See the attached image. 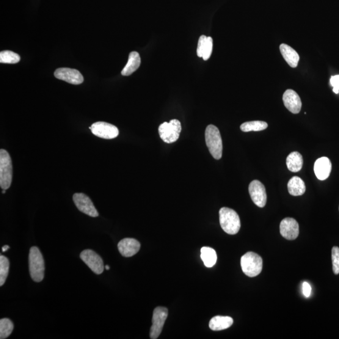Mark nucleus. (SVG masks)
Masks as SVG:
<instances>
[{
    "instance_id": "27",
    "label": "nucleus",
    "mask_w": 339,
    "mask_h": 339,
    "mask_svg": "<svg viewBox=\"0 0 339 339\" xmlns=\"http://www.w3.org/2000/svg\"><path fill=\"white\" fill-rule=\"evenodd\" d=\"M332 261L333 272L334 274H339V247H333L332 250Z\"/></svg>"
},
{
    "instance_id": "13",
    "label": "nucleus",
    "mask_w": 339,
    "mask_h": 339,
    "mask_svg": "<svg viewBox=\"0 0 339 339\" xmlns=\"http://www.w3.org/2000/svg\"><path fill=\"white\" fill-rule=\"evenodd\" d=\"M280 234L288 240H295L299 234V225L296 219L287 217L280 223Z\"/></svg>"
},
{
    "instance_id": "12",
    "label": "nucleus",
    "mask_w": 339,
    "mask_h": 339,
    "mask_svg": "<svg viewBox=\"0 0 339 339\" xmlns=\"http://www.w3.org/2000/svg\"><path fill=\"white\" fill-rule=\"evenodd\" d=\"M54 76L57 79L62 80L72 84H81L84 82V78L81 73L74 69H58L55 71Z\"/></svg>"
},
{
    "instance_id": "26",
    "label": "nucleus",
    "mask_w": 339,
    "mask_h": 339,
    "mask_svg": "<svg viewBox=\"0 0 339 339\" xmlns=\"http://www.w3.org/2000/svg\"><path fill=\"white\" fill-rule=\"evenodd\" d=\"M10 263L5 256H0V286L4 285L9 272Z\"/></svg>"
},
{
    "instance_id": "25",
    "label": "nucleus",
    "mask_w": 339,
    "mask_h": 339,
    "mask_svg": "<svg viewBox=\"0 0 339 339\" xmlns=\"http://www.w3.org/2000/svg\"><path fill=\"white\" fill-rule=\"evenodd\" d=\"M20 60V56L12 51H4L0 53V62L4 64H16Z\"/></svg>"
},
{
    "instance_id": "2",
    "label": "nucleus",
    "mask_w": 339,
    "mask_h": 339,
    "mask_svg": "<svg viewBox=\"0 0 339 339\" xmlns=\"http://www.w3.org/2000/svg\"><path fill=\"white\" fill-rule=\"evenodd\" d=\"M30 277L35 282H40L44 278L45 264L42 253L37 247L30 248L29 258Z\"/></svg>"
},
{
    "instance_id": "21",
    "label": "nucleus",
    "mask_w": 339,
    "mask_h": 339,
    "mask_svg": "<svg viewBox=\"0 0 339 339\" xmlns=\"http://www.w3.org/2000/svg\"><path fill=\"white\" fill-rule=\"evenodd\" d=\"M304 160L301 154L298 151H293L286 159V165L289 170L292 172H298L302 169Z\"/></svg>"
},
{
    "instance_id": "33",
    "label": "nucleus",
    "mask_w": 339,
    "mask_h": 339,
    "mask_svg": "<svg viewBox=\"0 0 339 339\" xmlns=\"http://www.w3.org/2000/svg\"><path fill=\"white\" fill-rule=\"evenodd\" d=\"M105 268H106V269H107V270H109V269H110V267H109V266H108V265H106V266H105Z\"/></svg>"
},
{
    "instance_id": "7",
    "label": "nucleus",
    "mask_w": 339,
    "mask_h": 339,
    "mask_svg": "<svg viewBox=\"0 0 339 339\" xmlns=\"http://www.w3.org/2000/svg\"><path fill=\"white\" fill-rule=\"evenodd\" d=\"M169 311L167 308L158 307L153 311L152 326L150 332L151 339L158 338L162 331L163 327L168 317Z\"/></svg>"
},
{
    "instance_id": "15",
    "label": "nucleus",
    "mask_w": 339,
    "mask_h": 339,
    "mask_svg": "<svg viewBox=\"0 0 339 339\" xmlns=\"http://www.w3.org/2000/svg\"><path fill=\"white\" fill-rule=\"evenodd\" d=\"M140 246L139 241L133 238H125L118 244V250L124 257H131L139 253Z\"/></svg>"
},
{
    "instance_id": "29",
    "label": "nucleus",
    "mask_w": 339,
    "mask_h": 339,
    "mask_svg": "<svg viewBox=\"0 0 339 339\" xmlns=\"http://www.w3.org/2000/svg\"><path fill=\"white\" fill-rule=\"evenodd\" d=\"M207 37L206 35H201L199 39H198V46L197 49V56L199 57H202L204 55V52H205V49Z\"/></svg>"
},
{
    "instance_id": "8",
    "label": "nucleus",
    "mask_w": 339,
    "mask_h": 339,
    "mask_svg": "<svg viewBox=\"0 0 339 339\" xmlns=\"http://www.w3.org/2000/svg\"><path fill=\"white\" fill-rule=\"evenodd\" d=\"M80 258L95 274H103L104 269L103 260L95 252L91 250H84L80 255Z\"/></svg>"
},
{
    "instance_id": "31",
    "label": "nucleus",
    "mask_w": 339,
    "mask_h": 339,
    "mask_svg": "<svg viewBox=\"0 0 339 339\" xmlns=\"http://www.w3.org/2000/svg\"><path fill=\"white\" fill-rule=\"evenodd\" d=\"M303 293H304V295L305 297H309L311 295V286L309 285V283H308L307 282H304L303 283Z\"/></svg>"
},
{
    "instance_id": "5",
    "label": "nucleus",
    "mask_w": 339,
    "mask_h": 339,
    "mask_svg": "<svg viewBox=\"0 0 339 339\" xmlns=\"http://www.w3.org/2000/svg\"><path fill=\"white\" fill-rule=\"evenodd\" d=\"M13 177L12 159L4 149L0 150V186L4 190L10 188Z\"/></svg>"
},
{
    "instance_id": "16",
    "label": "nucleus",
    "mask_w": 339,
    "mask_h": 339,
    "mask_svg": "<svg viewBox=\"0 0 339 339\" xmlns=\"http://www.w3.org/2000/svg\"><path fill=\"white\" fill-rule=\"evenodd\" d=\"M331 170V162L327 157H321L317 160L314 165V172L319 180H326L329 177Z\"/></svg>"
},
{
    "instance_id": "28",
    "label": "nucleus",
    "mask_w": 339,
    "mask_h": 339,
    "mask_svg": "<svg viewBox=\"0 0 339 339\" xmlns=\"http://www.w3.org/2000/svg\"><path fill=\"white\" fill-rule=\"evenodd\" d=\"M212 49H213V40L211 37L207 38L206 43L204 52L203 59L205 60H208L211 57Z\"/></svg>"
},
{
    "instance_id": "32",
    "label": "nucleus",
    "mask_w": 339,
    "mask_h": 339,
    "mask_svg": "<svg viewBox=\"0 0 339 339\" xmlns=\"http://www.w3.org/2000/svg\"><path fill=\"white\" fill-rule=\"evenodd\" d=\"M9 248H10L9 246H7V245H5V246H3L2 247L3 252H7V251L8 249H9Z\"/></svg>"
},
{
    "instance_id": "11",
    "label": "nucleus",
    "mask_w": 339,
    "mask_h": 339,
    "mask_svg": "<svg viewBox=\"0 0 339 339\" xmlns=\"http://www.w3.org/2000/svg\"><path fill=\"white\" fill-rule=\"evenodd\" d=\"M249 192L253 202L259 208H264L267 200L266 189L261 182L255 180L250 183Z\"/></svg>"
},
{
    "instance_id": "3",
    "label": "nucleus",
    "mask_w": 339,
    "mask_h": 339,
    "mask_svg": "<svg viewBox=\"0 0 339 339\" xmlns=\"http://www.w3.org/2000/svg\"><path fill=\"white\" fill-rule=\"evenodd\" d=\"M206 142L209 151L216 160H220L222 155V141L219 129L210 125L206 129Z\"/></svg>"
},
{
    "instance_id": "4",
    "label": "nucleus",
    "mask_w": 339,
    "mask_h": 339,
    "mask_svg": "<svg viewBox=\"0 0 339 339\" xmlns=\"http://www.w3.org/2000/svg\"><path fill=\"white\" fill-rule=\"evenodd\" d=\"M241 266L242 272L249 277H255L260 275L263 269V260L261 256L252 252L242 256Z\"/></svg>"
},
{
    "instance_id": "22",
    "label": "nucleus",
    "mask_w": 339,
    "mask_h": 339,
    "mask_svg": "<svg viewBox=\"0 0 339 339\" xmlns=\"http://www.w3.org/2000/svg\"><path fill=\"white\" fill-rule=\"evenodd\" d=\"M200 252V258L207 268H212L216 264L217 258L216 251L211 247H203Z\"/></svg>"
},
{
    "instance_id": "19",
    "label": "nucleus",
    "mask_w": 339,
    "mask_h": 339,
    "mask_svg": "<svg viewBox=\"0 0 339 339\" xmlns=\"http://www.w3.org/2000/svg\"><path fill=\"white\" fill-rule=\"evenodd\" d=\"M233 324V319L230 317L216 316L209 322V327L214 331H220L228 329Z\"/></svg>"
},
{
    "instance_id": "14",
    "label": "nucleus",
    "mask_w": 339,
    "mask_h": 339,
    "mask_svg": "<svg viewBox=\"0 0 339 339\" xmlns=\"http://www.w3.org/2000/svg\"><path fill=\"white\" fill-rule=\"evenodd\" d=\"M283 101L284 105L293 114H298L301 111V99L295 91L286 90L283 94Z\"/></svg>"
},
{
    "instance_id": "23",
    "label": "nucleus",
    "mask_w": 339,
    "mask_h": 339,
    "mask_svg": "<svg viewBox=\"0 0 339 339\" xmlns=\"http://www.w3.org/2000/svg\"><path fill=\"white\" fill-rule=\"evenodd\" d=\"M268 123L262 121H249L242 123L240 126L241 131L244 132L260 131L268 128Z\"/></svg>"
},
{
    "instance_id": "18",
    "label": "nucleus",
    "mask_w": 339,
    "mask_h": 339,
    "mask_svg": "<svg viewBox=\"0 0 339 339\" xmlns=\"http://www.w3.org/2000/svg\"><path fill=\"white\" fill-rule=\"evenodd\" d=\"M140 64H141V58L140 54L137 52H131L129 55L127 64L121 71V74L124 76L131 75L139 68Z\"/></svg>"
},
{
    "instance_id": "9",
    "label": "nucleus",
    "mask_w": 339,
    "mask_h": 339,
    "mask_svg": "<svg viewBox=\"0 0 339 339\" xmlns=\"http://www.w3.org/2000/svg\"><path fill=\"white\" fill-rule=\"evenodd\" d=\"M92 131L95 136L107 140L115 139L119 135L117 126L102 121L93 124Z\"/></svg>"
},
{
    "instance_id": "17",
    "label": "nucleus",
    "mask_w": 339,
    "mask_h": 339,
    "mask_svg": "<svg viewBox=\"0 0 339 339\" xmlns=\"http://www.w3.org/2000/svg\"><path fill=\"white\" fill-rule=\"evenodd\" d=\"M280 50L284 59L288 64L292 68L297 67L300 60L299 54L290 46L285 43L281 44Z\"/></svg>"
},
{
    "instance_id": "20",
    "label": "nucleus",
    "mask_w": 339,
    "mask_h": 339,
    "mask_svg": "<svg viewBox=\"0 0 339 339\" xmlns=\"http://www.w3.org/2000/svg\"><path fill=\"white\" fill-rule=\"evenodd\" d=\"M289 194L293 196H300L306 191V186L304 181L297 176L292 177L288 183Z\"/></svg>"
},
{
    "instance_id": "34",
    "label": "nucleus",
    "mask_w": 339,
    "mask_h": 339,
    "mask_svg": "<svg viewBox=\"0 0 339 339\" xmlns=\"http://www.w3.org/2000/svg\"><path fill=\"white\" fill-rule=\"evenodd\" d=\"M5 192H6V190L3 189L2 191L3 194H5Z\"/></svg>"
},
{
    "instance_id": "24",
    "label": "nucleus",
    "mask_w": 339,
    "mask_h": 339,
    "mask_svg": "<svg viewBox=\"0 0 339 339\" xmlns=\"http://www.w3.org/2000/svg\"><path fill=\"white\" fill-rule=\"evenodd\" d=\"M13 330V324L9 319L0 320V338H7L11 335Z\"/></svg>"
},
{
    "instance_id": "30",
    "label": "nucleus",
    "mask_w": 339,
    "mask_h": 339,
    "mask_svg": "<svg viewBox=\"0 0 339 339\" xmlns=\"http://www.w3.org/2000/svg\"><path fill=\"white\" fill-rule=\"evenodd\" d=\"M330 85L333 87V92L335 94L339 93V75L332 76L330 80Z\"/></svg>"
},
{
    "instance_id": "1",
    "label": "nucleus",
    "mask_w": 339,
    "mask_h": 339,
    "mask_svg": "<svg viewBox=\"0 0 339 339\" xmlns=\"http://www.w3.org/2000/svg\"><path fill=\"white\" fill-rule=\"evenodd\" d=\"M220 224L224 232L231 235L238 233L241 228V220L235 211L222 208L219 211Z\"/></svg>"
},
{
    "instance_id": "10",
    "label": "nucleus",
    "mask_w": 339,
    "mask_h": 339,
    "mask_svg": "<svg viewBox=\"0 0 339 339\" xmlns=\"http://www.w3.org/2000/svg\"><path fill=\"white\" fill-rule=\"evenodd\" d=\"M73 200L77 208L84 214L93 217L99 216L97 209L94 206L91 198L86 195L82 193H76L73 195Z\"/></svg>"
},
{
    "instance_id": "6",
    "label": "nucleus",
    "mask_w": 339,
    "mask_h": 339,
    "mask_svg": "<svg viewBox=\"0 0 339 339\" xmlns=\"http://www.w3.org/2000/svg\"><path fill=\"white\" fill-rule=\"evenodd\" d=\"M181 130V123L177 120H172L169 123L164 122L159 128L160 137L163 141L169 144L177 141Z\"/></svg>"
}]
</instances>
